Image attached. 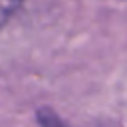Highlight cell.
Masks as SVG:
<instances>
[{
    "mask_svg": "<svg viewBox=\"0 0 127 127\" xmlns=\"http://www.w3.org/2000/svg\"><path fill=\"white\" fill-rule=\"evenodd\" d=\"M36 119H38L40 127H69V125H67L65 121H62L50 107H42V109H38Z\"/></svg>",
    "mask_w": 127,
    "mask_h": 127,
    "instance_id": "cell-1",
    "label": "cell"
},
{
    "mask_svg": "<svg viewBox=\"0 0 127 127\" xmlns=\"http://www.w3.org/2000/svg\"><path fill=\"white\" fill-rule=\"evenodd\" d=\"M22 0H0V28L12 18V14L20 8Z\"/></svg>",
    "mask_w": 127,
    "mask_h": 127,
    "instance_id": "cell-2",
    "label": "cell"
}]
</instances>
